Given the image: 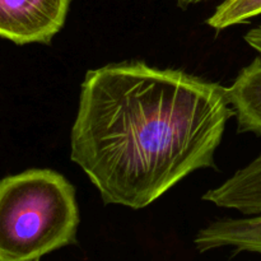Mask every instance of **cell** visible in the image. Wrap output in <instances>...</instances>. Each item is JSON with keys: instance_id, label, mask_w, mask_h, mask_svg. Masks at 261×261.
I'll return each mask as SVG.
<instances>
[{"instance_id": "cell-1", "label": "cell", "mask_w": 261, "mask_h": 261, "mask_svg": "<svg viewBox=\"0 0 261 261\" xmlns=\"http://www.w3.org/2000/svg\"><path fill=\"white\" fill-rule=\"evenodd\" d=\"M232 116L219 83L142 61L109 64L87 71L70 157L105 204L142 209L214 167Z\"/></svg>"}, {"instance_id": "cell-2", "label": "cell", "mask_w": 261, "mask_h": 261, "mask_svg": "<svg viewBox=\"0 0 261 261\" xmlns=\"http://www.w3.org/2000/svg\"><path fill=\"white\" fill-rule=\"evenodd\" d=\"M74 186L53 170H28L0 181V261H38L76 242Z\"/></svg>"}, {"instance_id": "cell-3", "label": "cell", "mask_w": 261, "mask_h": 261, "mask_svg": "<svg viewBox=\"0 0 261 261\" xmlns=\"http://www.w3.org/2000/svg\"><path fill=\"white\" fill-rule=\"evenodd\" d=\"M71 0H0V36L17 45L50 43Z\"/></svg>"}, {"instance_id": "cell-4", "label": "cell", "mask_w": 261, "mask_h": 261, "mask_svg": "<svg viewBox=\"0 0 261 261\" xmlns=\"http://www.w3.org/2000/svg\"><path fill=\"white\" fill-rule=\"evenodd\" d=\"M194 245L206 252L221 247L261 255V214L249 218L219 219L198 232Z\"/></svg>"}, {"instance_id": "cell-5", "label": "cell", "mask_w": 261, "mask_h": 261, "mask_svg": "<svg viewBox=\"0 0 261 261\" xmlns=\"http://www.w3.org/2000/svg\"><path fill=\"white\" fill-rule=\"evenodd\" d=\"M203 199L245 216L261 214V153L221 186L206 191Z\"/></svg>"}, {"instance_id": "cell-6", "label": "cell", "mask_w": 261, "mask_h": 261, "mask_svg": "<svg viewBox=\"0 0 261 261\" xmlns=\"http://www.w3.org/2000/svg\"><path fill=\"white\" fill-rule=\"evenodd\" d=\"M240 133L261 135V56L245 66L227 88Z\"/></svg>"}, {"instance_id": "cell-7", "label": "cell", "mask_w": 261, "mask_h": 261, "mask_svg": "<svg viewBox=\"0 0 261 261\" xmlns=\"http://www.w3.org/2000/svg\"><path fill=\"white\" fill-rule=\"evenodd\" d=\"M260 14L261 0H224L206 23L216 31H222Z\"/></svg>"}, {"instance_id": "cell-8", "label": "cell", "mask_w": 261, "mask_h": 261, "mask_svg": "<svg viewBox=\"0 0 261 261\" xmlns=\"http://www.w3.org/2000/svg\"><path fill=\"white\" fill-rule=\"evenodd\" d=\"M245 41L251 46L252 48L261 54V25L254 28V30L249 31V32L245 35Z\"/></svg>"}, {"instance_id": "cell-9", "label": "cell", "mask_w": 261, "mask_h": 261, "mask_svg": "<svg viewBox=\"0 0 261 261\" xmlns=\"http://www.w3.org/2000/svg\"><path fill=\"white\" fill-rule=\"evenodd\" d=\"M176 2H177V4L180 5L181 8H188L189 5L198 4V3L205 2V0H176Z\"/></svg>"}]
</instances>
